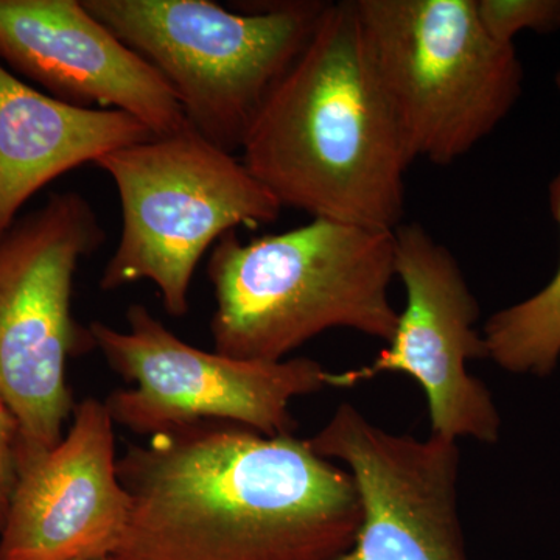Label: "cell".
Returning a JSON list of instances; mask_svg holds the SVG:
<instances>
[{
	"label": "cell",
	"mask_w": 560,
	"mask_h": 560,
	"mask_svg": "<svg viewBox=\"0 0 560 560\" xmlns=\"http://www.w3.org/2000/svg\"><path fill=\"white\" fill-rule=\"evenodd\" d=\"M0 60L58 101L124 110L156 138L187 125L167 81L83 0H0Z\"/></svg>",
	"instance_id": "cell-12"
},
{
	"label": "cell",
	"mask_w": 560,
	"mask_h": 560,
	"mask_svg": "<svg viewBox=\"0 0 560 560\" xmlns=\"http://www.w3.org/2000/svg\"><path fill=\"white\" fill-rule=\"evenodd\" d=\"M208 276L213 348L232 359L287 360L334 329L388 345L399 323L394 232L326 219L249 242L232 231L210 250Z\"/></svg>",
	"instance_id": "cell-3"
},
{
	"label": "cell",
	"mask_w": 560,
	"mask_h": 560,
	"mask_svg": "<svg viewBox=\"0 0 560 560\" xmlns=\"http://www.w3.org/2000/svg\"><path fill=\"white\" fill-rule=\"evenodd\" d=\"M20 425L13 412L0 399V529L5 525L14 489L20 480Z\"/></svg>",
	"instance_id": "cell-16"
},
{
	"label": "cell",
	"mask_w": 560,
	"mask_h": 560,
	"mask_svg": "<svg viewBox=\"0 0 560 560\" xmlns=\"http://www.w3.org/2000/svg\"><path fill=\"white\" fill-rule=\"evenodd\" d=\"M72 415L61 441L20 474L0 560H109L120 545L130 497L117 474L113 419L92 397Z\"/></svg>",
	"instance_id": "cell-11"
},
{
	"label": "cell",
	"mask_w": 560,
	"mask_h": 560,
	"mask_svg": "<svg viewBox=\"0 0 560 560\" xmlns=\"http://www.w3.org/2000/svg\"><path fill=\"white\" fill-rule=\"evenodd\" d=\"M560 230V172L548 186ZM488 360L511 374L547 377L560 359V264L555 278L528 300L493 313L482 327Z\"/></svg>",
	"instance_id": "cell-14"
},
{
	"label": "cell",
	"mask_w": 560,
	"mask_h": 560,
	"mask_svg": "<svg viewBox=\"0 0 560 560\" xmlns=\"http://www.w3.org/2000/svg\"><path fill=\"white\" fill-rule=\"evenodd\" d=\"M83 3L167 81L187 124L230 153L242 150L327 5L287 0L235 13L209 0Z\"/></svg>",
	"instance_id": "cell-4"
},
{
	"label": "cell",
	"mask_w": 560,
	"mask_h": 560,
	"mask_svg": "<svg viewBox=\"0 0 560 560\" xmlns=\"http://www.w3.org/2000/svg\"><path fill=\"white\" fill-rule=\"evenodd\" d=\"M95 165L116 184L121 209L119 243L101 289L149 280L173 318L189 312L194 272L223 235L275 223L282 212L242 160L189 124L110 151Z\"/></svg>",
	"instance_id": "cell-5"
},
{
	"label": "cell",
	"mask_w": 560,
	"mask_h": 560,
	"mask_svg": "<svg viewBox=\"0 0 560 560\" xmlns=\"http://www.w3.org/2000/svg\"><path fill=\"white\" fill-rule=\"evenodd\" d=\"M412 160L451 165L522 95L517 51L482 27L477 0H352Z\"/></svg>",
	"instance_id": "cell-6"
},
{
	"label": "cell",
	"mask_w": 560,
	"mask_h": 560,
	"mask_svg": "<svg viewBox=\"0 0 560 560\" xmlns=\"http://www.w3.org/2000/svg\"><path fill=\"white\" fill-rule=\"evenodd\" d=\"M130 517L109 560H334L363 517L346 467L294 434L202 420L117 459Z\"/></svg>",
	"instance_id": "cell-1"
},
{
	"label": "cell",
	"mask_w": 560,
	"mask_h": 560,
	"mask_svg": "<svg viewBox=\"0 0 560 560\" xmlns=\"http://www.w3.org/2000/svg\"><path fill=\"white\" fill-rule=\"evenodd\" d=\"M127 330L90 326L110 370L135 388L105 400L114 423L153 436L202 420L238 423L265 434H294L290 407L327 386L329 371L311 359L254 361L206 352L180 340L142 304L127 312Z\"/></svg>",
	"instance_id": "cell-8"
},
{
	"label": "cell",
	"mask_w": 560,
	"mask_h": 560,
	"mask_svg": "<svg viewBox=\"0 0 560 560\" xmlns=\"http://www.w3.org/2000/svg\"><path fill=\"white\" fill-rule=\"evenodd\" d=\"M103 241L77 191L51 195L0 237V399L20 425V474L61 441L75 408L66 363L94 340L73 319V278Z\"/></svg>",
	"instance_id": "cell-7"
},
{
	"label": "cell",
	"mask_w": 560,
	"mask_h": 560,
	"mask_svg": "<svg viewBox=\"0 0 560 560\" xmlns=\"http://www.w3.org/2000/svg\"><path fill=\"white\" fill-rule=\"evenodd\" d=\"M394 268L407 304L396 334L368 366L335 374L327 386L352 388L382 374H405L418 383L429 405L431 433L459 442L497 444L501 418L488 386L467 371L488 360L477 329L480 304L452 250L418 223L394 231Z\"/></svg>",
	"instance_id": "cell-9"
},
{
	"label": "cell",
	"mask_w": 560,
	"mask_h": 560,
	"mask_svg": "<svg viewBox=\"0 0 560 560\" xmlns=\"http://www.w3.org/2000/svg\"><path fill=\"white\" fill-rule=\"evenodd\" d=\"M153 138L124 110L58 101L0 62V237L22 206L58 176Z\"/></svg>",
	"instance_id": "cell-13"
},
{
	"label": "cell",
	"mask_w": 560,
	"mask_h": 560,
	"mask_svg": "<svg viewBox=\"0 0 560 560\" xmlns=\"http://www.w3.org/2000/svg\"><path fill=\"white\" fill-rule=\"evenodd\" d=\"M477 11L485 31L510 46L525 31H560V0H477Z\"/></svg>",
	"instance_id": "cell-15"
},
{
	"label": "cell",
	"mask_w": 560,
	"mask_h": 560,
	"mask_svg": "<svg viewBox=\"0 0 560 560\" xmlns=\"http://www.w3.org/2000/svg\"><path fill=\"white\" fill-rule=\"evenodd\" d=\"M241 151L282 209L370 230L400 226L415 160L352 0L327 2Z\"/></svg>",
	"instance_id": "cell-2"
},
{
	"label": "cell",
	"mask_w": 560,
	"mask_h": 560,
	"mask_svg": "<svg viewBox=\"0 0 560 560\" xmlns=\"http://www.w3.org/2000/svg\"><path fill=\"white\" fill-rule=\"evenodd\" d=\"M308 442L346 467L359 489V533L334 560H467L458 442L393 433L349 401Z\"/></svg>",
	"instance_id": "cell-10"
},
{
	"label": "cell",
	"mask_w": 560,
	"mask_h": 560,
	"mask_svg": "<svg viewBox=\"0 0 560 560\" xmlns=\"http://www.w3.org/2000/svg\"><path fill=\"white\" fill-rule=\"evenodd\" d=\"M555 83L556 86H558V90L560 91V70H558V73H556Z\"/></svg>",
	"instance_id": "cell-17"
}]
</instances>
